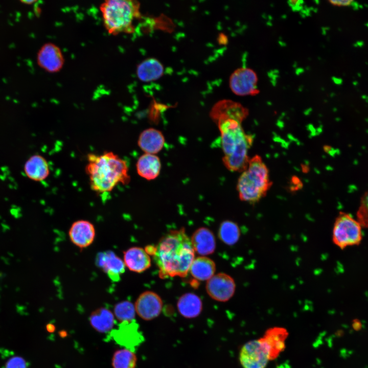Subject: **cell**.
Here are the masks:
<instances>
[{
	"label": "cell",
	"instance_id": "6da1fadb",
	"mask_svg": "<svg viewBox=\"0 0 368 368\" xmlns=\"http://www.w3.org/2000/svg\"><path fill=\"white\" fill-rule=\"evenodd\" d=\"M210 116L220 132L224 165L231 171L243 172L250 159L248 151L253 143L252 136L244 132L243 120L238 117L212 109Z\"/></svg>",
	"mask_w": 368,
	"mask_h": 368
},
{
	"label": "cell",
	"instance_id": "7a4b0ae2",
	"mask_svg": "<svg viewBox=\"0 0 368 368\" xmlns=\"http://www.w3.org/2000/svg\"><path fill=\"white\" fill-rule=\"evenodd\" d=\"M160 278L186 277L195 259V251L184 228L161 238L153 256Z\"/></svg>",
	"mask_w": 368,
	"mask_h": 368
},
{
	"label": "cell",
	"instance_id": "3957f363",
	"mask_svg": "<svg viewBox=\"0 0 368 368\" xmlns=\"http://www.w3.org/2000/svg\"><path fill=\"white\" fill-rule=\"evenodd\" d=\"M85 172L91 189L97 194L111 192L118 185L130 180L127 162L112 151L88 154Z\"/></svg>",
	"mask_w": 368,
	"mask_h": 368
},
{
	"label": "cell",
	"instance_id": "277c9868",
	"mask_svg": "<svg viewBox=\"0 0 368 368\" xmlns=\"http://www.w3.org/2000/svg\"><path fill=\"white\" fill-rule=\"evenodd\" d=\"M99 9L104 27L112 35L133 33V21L141 15L140 4L134 0H106Z\"/></svg>",
	"mask_w": 368,
	"mask_h": 368
},
{
	"label": "cell",
	"instance_id": "5b68a950",
	"mask_svg": "<svg viewBox=\"0 0 368 368\" xmlns=\"http://www.w3.org/2000/svg\"><path fill=\"white\" fill-rule=\"evenodd\" d=\"M272 185L268 168L259 155L250 158L237 186L241 200L255 204L265 197Z\"/></svg>",
	"mask_w": 368,
	"mask_h": 368
},
{
	"label": "cell",
	"instance_id": "8992f818",
	"mask_svg": "<svg viewBox=\"0 0 368 368\" xmlns=\"http://www.w3.org/2000/svg\"><path fill=\"white\" fill-rule=\"evenodd\" d=\"M362 226L349 214L340 212L335 218L332 239L341 249L360 244L362 239Z\"/></svg>",
	"mask_w": 368,
	"mask_h": 368
},
{
	"label": "cell",
	"instance_id": "52a82bcc",
	"mask_svg": "<svg viewBox=\"0 0 368 368\" xmlns=\"http://www.w3.org/2000/svg\"><path fill=\"white\" fill-rule=\"evenodd\" d=\"M239 360L243 368H266L270 361L268 351L259 338L249 340L242 346Z\"/></svg>",
	"mask_w": 368,
	"mask_h": 368
},
{
	"label": "cell",
	"instance_id": "ba28073f",
	"mask_svg": "<svg viewBox=\"0 0 368 368\" xmlns=\"http://www.w3.org/2000/svg\"><path fill=\"white\" fill-rule=\"evenodd\" d=\"M258 81L257 75L253 70L241 67L236 70L231 75L229 87L238 96H255L259 92Z\"/></svg>",
	"mask_w": 368,
	"mask_h": 368
},
{
	"label": "cell",
	"instance_id": "9c48e42d",
	"mask_svg": "<svg viewBox=\"0 0 368 368\" xmlns=\"http://www.w3.org/2000/svg\"><path fill=\"white\" fill-rule=\"evenodd\" d=\"M37 65L49 73H56L63 68L65 59L62 50L54 43L48 42L41 45L36 56Z\"/></svg>",
	"mask_w": 368,
	"mask_h": 368
},
{
	"label": "cell",
	"instance_id": "30bf717a",
	"mask_svg": "<svg viewBox=\"0 0 368 368\" xmlns=\"http://www.w3.org/2000/svg\"><path fill=\"white\" fill-rule=\"evenodd\" d=\"M205 288L208 295L212 299L225 302L234 296L236 283L231 276L221 272L214 274L208 280Z\"/></svg>",
	"mask_w": 368,
	"mask_h": 368
},
{
	"label": "cell",
	"instance_id": "8fae6325",
	"mask_svg": "<svg viewBox=\"0 0 368 368\" xmlns=\"http://www.w3.org/2000/svg\"><path fill=\"white\" fill-rule=\"evenodd\" d=\"M163 306L161 297L155 292L146 291L136 299L134 307L135 312L145 320H151L160 314Z\"/></svg>",
	"mask_w": 368,
	"mask_h": 368
},
{
	"label": "cell",
	"instance_id": "7c38bea8",
	"mask_svg": "<svg viewBox=\"0 0 368 368\" xmlns=\"http://www.w3.org/2000/svg\"><path fill=\"white\" fill-rule=\"evenodd\" d=\"M289 335L287 330L282 327H273L267 329L259 339L265 346L269 360L277 359L286 348V341Z\"/></svg>",
	"mask_w": 368,
	"mask_h": 368
},
{
	"label": "cell",
	"instance_id": "4fadbf2b",
	"mask_svg": "<svg viewBox=\"0 0 368 368\" xmlns=\"http://www.w3.org/2000/svg\"><path fill=\"white\" fill-rule=\"evenodd\" d=\"M68 236L73 244L80 249L85 248L90 246L95 240V226L88 220H77L71 225Z\"/></svg>",
	"mask_w": 368,
	"mask_h": 368
},
{
	"label": "cell",
	"instance_id": "5bb4252c",
	"mask_svg": "<svg viewBox=\"0 0 368 368\" xmlns=\"http://www.w3.org/2000/svg\"><path fill=\"white\" fill-rule=\"evenodd\" d=\"M96 263L113 282L119 281L121 275L125 271L123 260L111 250L99 253Z\"/></svg>",
	"mask_w": 368,
	"mask_h": 368
},
{
	"label": "cell",
	"instance_id": "9a60e30c",
	"mask_svg": "<svg viewBox=\"0 0 368 368\" xmlns=\"http://www.w3.org/2000/svg\"><path fill=\"white\" fill-rule=\"evenodd\" d=\"M123 261L130 271L142 273L151 266L150 256L140 247H131L123 252Z\"/></svg>",
	"mask_w": 368,
	"mask_h": 368
},
{
	"label": "cell",
	"instance_id": "2e32d148",
	"mask_svg": "<svg viewBox=\"0 0 368 368\" xmlns=\"http://www.w3.org/2000/svg\"><path fill=\"white\" fill-rule=\"evenodd\" d=\"M190 240L195 252L201 256L212 254L216 249L215 236L206 227H201L196 229Z\"/></svg>",
	"mask_w": 368,
	"mask_h": 368
},
{
	"label": "cell",
	"instance_id": "e0dca14e",
	"mask_svg": "<svg viewBox=\"0 0 368 368\" xmlns=\"http://www.w3.org/2000/svg\"><path fill=\"white\" fill-rule=\"evenodd\" d=\"M137 143L139 147L145 153L154 154L163 149L165 138L158 130L148 128L140 134Z\"/></svg>",
	"mask_w": 368,
	"mask_h": 368
},
{
	"label": "cell",
	"instance_id": "ac0fdd59",
	"mask_svg": "<svg viewBox=\"0 0 368 368\" xmlns=\"http://www.w3.org/2000/svg\"><path fill=\"white\" fill-rule=\"evenodd\" d=\"M202 302L201 298L193 293L182 294L177 303V308L179 314L188 319L198 316L202 310Z\"/></svg>",
	"mask_w": 368,
	"mask_h": 368
},
{
	"label": "cell",
	"instance_id": "d6986e66",
	"mask_svg": "<svg viewBox=\"0 0 368 368\" xmlns=\"http://www.w3.org/2000/svg\"><path fill=\"white\" fill-rule=\"evenodd\" d=\"M24 170L30 179L37 181L45 179L50 174L48 162L43 156L38 154L31 156L27 160Z\"/></svg>",
	"mask_w": 368,
	"mask_h": 368
},
{
	"label": "cell",
	"instance_id": "ffe728a7",
	"mask_svg": "<svg viewBox=\"0 0 368 368\" xmlns=\"http://www.w3.org/2000/svg\"><path fill=\"white\" fill-rule=\"evenodd\" d=\"M136 167L140 176L147 180H152L158 176L161 163L159 157L155 155L145 153L138 159Z\"/></svg>",
	"mask_w": 368,
	"mask_h": 368
},
{
	"label": "cell",
	"instance_id": "44dd1931",
	"mask_svg": "<svg viewBox=\"0 0 368 368\" xmlns=\"http://www.w3.org/2000/svg\"><path fill=\"white\" fill-rule=\"evenodd\" d=\"M163 65L154 58H147L137 66L136 74L141 81L148 82L160 78L164 74Z\"/></svg>",
	"mask_w": 368,
	"mask_h": 368
},
{
	"label": "cell",
	"instance_id": "7402d4cb",
	"mask_svg": "<svg viewBox=\"0 0 368 368\" xmlns=\"http://www.w3.org/2000/svg\"><path fill=\"white\" fill-rule=\"evenodd\" d=\"M89 322L91 327L97 331L106 333L113 328L115 319L111 311L105 307H100L91 313Z\"/></svg>",
	"mask_w": 368,
	"mask_h": 368
},
{
	"label": "cell",
	"instance_id": "603a6c76",
	"mask_svg": "<svg viewBox=\"0 0 368 368\" xmlns=\"http://www.w3.org/2000/svg\"><path fill=\"white\" fill-rule=\"evenodd\" d=\"M215 262L205 256L195 258L189 270L192 276L199 281L209 280L215 274Z\"/></svg>",
	"mask_w": 368,
	"mask_h": 368
},
{
	"label": "cell",
	"instance_id": "cb8c5ba5",
	"mask_svg": "<svg viewBox=\"0 0 368 368\" xmlns=\"http://www.w3.org/2000/svg\"><path fill=\"white\" fill-rule=\"evenodd\" d=\"M240 229L238 224L231 220H225L221 222L218 229V237L224 244L233 245L239 240L240 237Z\"/></svg>",
	"mask_w": 368,
	"mask_h": 368
},
{
	"label": "cell",
	"instance_id": "d4e9b609",
	"mask_svg": "<svg viewBox=\"0 0 368 368\" xmlns=\"http://www.w3.org/2000/svg\"><path fill=\"white\" fill-rule=\"evenodd\" d=\"M135 354L126 349L117 350L112 358L113 368H135L137 363Z\"/></svg>",
	"mask_w": 368,
	"mask_h": 368
},
{
	"label": "cell",
	"instance_id": "484cf974",
	"mask_svg": "<svg viewBox=\"0 0 368 368\" xmlns=\"http://www.w3.org/2000/svg\"><path fill=\"white\" fill-rule=\"evenodd\" d=\"M135 313L134 305L128 301L120 302L114 307V316L121 322L131 321L135 317Z\"/></svg>",
	"mask_w": 368,
	"mask_h": 368
},
{
	"label": "cell",
	"instance_id": "4316f807",
	"mask_svg": "<svg viewBox=\"0 0 368 368\" xmlns=\"http://www.w3.org/2000/svg\"><path fill=\"white\" fill-rule=\"evenodd\" d=\"M356 218L362 227L368 228V190L363 193L360 198Z\"/></svg>",
	"mask_w": 368,
	"mask_h": 368
},
{
	"label": "cell",
	"instance_id": "83f0119b",
	"mask_svg": "<svg viewBox=\"0 0 368 368\" xmlns=\"http://www.w3.org/2000/svg\"><path fill=\"white\" fill-rule=\"evenodd\" d=\"M5 368H28V365L26 361L22 357L14 356L7 361Z\"/></svg>",
	"mask_w": 368,
	"mask_h": 368
},
{
	"label": "cell",
	"instance_id": "f1b7e54d",
	"mask_svg": "<svg viewBox=\"0 0 368 368\" xmlns=\"http://www.w3.org/2000/svg\"><path fill=\"white\" fill-rule=\"evenodd\" d=\"M329 2L333 5L338 7H347L351 6L354 2L353 1H330Z\"/></svg>",
	"mask_w": 368,
	"mask_h": 368
},
{
	"label": "cell",
	"instance_id": "f546056e",
	"mask_svg": "<svg viewBox=\"0 0 368 368\" xmlns=\"http://www.w3.org/2000/svg\"><path fill=\"white\" fill-rule=\"evenodd\" d=\"M352 326L356 331L360 330L362 328V324L358 319H355L352 321Z\"/></svg>",
	"mask_w": 368,
	"mask_h": 368
},
{
	"label": "cell",
	"instance_id": "4dcf8cb0",
	"mask_svg": "<svg viewBox=\"0 0 368 368\" xmlns=\"http://www.w3.org/2000/svg\"><path fill=\"white\" fill-rule=\"evenodd\" d=\"M37 2V1H34V0H33V1H31V0H29V1H20V2H21V3H22V4H25V5H33V4H34L35 3H36V2Z\"/></svg>",
	"mask_w": 368,
	"mask_h": 368
},
{
	"label": "cell",
	"instance_id": "1f68e13d",
	"mask_svg": "<svg viewBox=\"0 0 368 368\" xmlns=\"http://www.w3.org/2000/svg\"><path fill=\"white\" fill-rule=\"evenodd\" d=\"M47 329L49 332H51L54 331L55 327L53 325L49 324L47 326Z\"/></svg>",
	"mask_w": 368,
	"mask_h": 368
}]
</instances>
